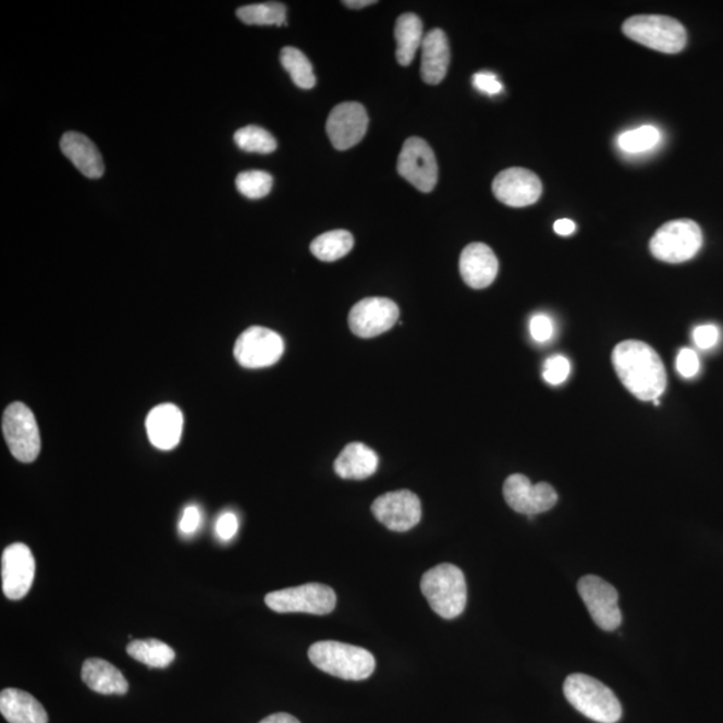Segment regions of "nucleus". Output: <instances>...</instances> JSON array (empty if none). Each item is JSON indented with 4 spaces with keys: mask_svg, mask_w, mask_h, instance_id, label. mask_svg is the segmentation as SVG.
<instances>
[{
    "mask_svg": "<svg viewBox=\"0 0 723 723\" xmlns=\"http://www.w3.org/2000/svg\"><path fill=\"white\" fill-rule=\"evenodd\" d=\"M617 377L640 401L659 400L666 390L667 376L654 348L640 341L621 342L612 353Z\"/></svg>",
    "mask_w": 723,
    "mask_h": 723,
    "instance_id": "nucleus-1",
    "label": "nucleus"
},
{
    "mask_svg": "<svg viewBox=\"0 0 723 723\" xmlns=\"http://www.w3.org/2000/svg\"><path fill=\"white\" fill-rule=\"evenodd\" d=\"M308 658L323 673L346 681H364L375 673L376 659L362 647L323 640L310 647Z\"/></svg>",
    "mask_w": 723,
    "mask_h": 723,
    "instance_id": "nucleus-2",
    "label": "nucleus"
},
{
    "mask_svg": "<svg viewBox=\"0 0 723 723\" xmlns=\"http://www.w3.org/2000/svg\"><path fill=\"white\" fill-rule=\"evenodd\" d=\"M567 701L595 722L616 723L622 719V704L615 693L586 674H571L564 682Z\"/></svg>",
    "mask_w": 723,
    "mask_h": 723,
    "instance_id": "nucleus-3",
    "label": "nucleus"
},
{
    "mask_svg": "<svg viewBox=\"0 0 723 723\" xmlns=\"http://www.w3.org/2000/svg\"><path fill=\"white\" fill-rule=\"evenodd\" d=\"M421 591L437 615L451 621L463 614L468 602V587L463 571L453 564H440L422 576Z\"/></svg>",
    "mask_w": 723,
    "mask_h": 723,
    "instance_id": "nucleus-4",
    "label": "nucleus"
},
{
    "mask_svg": "<svg viewBox=\"0 0 723 723\" xmlns=\"http://www.w3.org/2000/svg\"><path fill=\"white\" fill-rule=\"evenodd\" d=\"M623 33L646 48L676 54L685 49L687 33L681 22L666 15H635L623 23Z\"/></svg>",
    "mask_w": 723,
    "mask_h": 723,
    "instance_id": "nucleus-5",
    "label": "nucleus"
},
{
    "mask_svg": "<svg viewBox=\"0 0 723 723\" xmlns=\"http://www.w3.org/2000/svg\"><path fill=\"white\" fill-rule=\"evenodd\" d=\"M701 229L690 219L669 221L655 232L650 241V250L655 259L664 264L679 265L689 261L702 248Z\"/></svg>",
    "mask_w": 723,
    "mask_h": 723,
    "instance_id": "nucleus-6",
    "label": "nucleus"
},
{
    "mask_svg": "<svg viewBox=\"0 0 723 723\" xmlns=\"http://www.w3.org/2000/svg\"><path fill=\"white\" fill-rule=\"evenodd\" d=\"M266 604L280 614L305 612V614L328 615L335 609L336 593L329 586L308 583L305 586L268 593Z\"/></svg>",
    "mask_w": 723,
    "mask_h": 723,
    "instance_id": "nucleus-7",
    "label": "nucleus"
},
{
    "mask_svg": "<svg viewBox=\"0 0 723 723\" xmlns=\"http://www.w3.org/2000/svg\"><path fill=\"white\" fill-rule=\"evenodd\" d=\"M2 429L11 454L21 463H33L40 452L37 419L22 402H14L4 410Z\"/></svg>",
    "mask_w": 723,
    "mask_h": 723,
    "instance_id": "nucleus-8",
    "label": "nucleus"
},
{
    "mask_svg": "<svg viewBox=\"0 0 723 723\" xmlns=\"http://www.w3.org/2000/svg\"><path fill=\"white\" fill-rule=\"evenodd\" d=\"M577 592L599 628L603 632H615L622 626L620 595L614 586L602 577L587 575L577 583Z\"/></svg>",
    "mask_w": 723,
    "mask_h": 723,
    "instance_id": "nucleus-9",
    "label": "nucleus"
},
{
    "mask_svg": "<svg viewBox=\"0 0 723 723\" xmlns=\"http://www.w3.org/2000/svg\"><path fill=\"white\" fill-rule=\"evenodd\" d=\"M284 353L283 338L278 332L254 326L237 338L235 358L246 369H264L275 365Z\"/></svg>",
    "mask_w": 723,
    "mask_h": 723,
    "instance_id": "nucleus-10",
    "label": "nucleus"
},
{
    "mask_svg": "<svg viewBox=\"0 0 723 723\" xmlns=\"http://www.w3.org/2000/svg\"><path fill=\"white\" fill-rule=\"evenodd\" d=\"M399 173L401 177L417 188L418 191L431 192L436 188L439 181V167L434 151L429 144L419 137L406 139L399 157Z\"/></svg>",
    "mask_w": 723,
    "mask_h": 723,
    "instance_id": "nucleus-11",
    "label": "nucleus"
},
{
    "mask_svg": "<svg viewBox=\"0 0 723 723\" xmlns=\"http://www.w3.org/2000/svg\"><path fill=\"white\" fill-rule=\"evenodd\" d=\"M506 504L517 513L534 518L540 513L553 508L557 503V493L550 483L530 482L524 475H512L506 478L503 488Z\"/></svg>",
    "mask_w": 723,
    "mask_h": 723,
    "instance_id": "nucleus-12",
    "label": "nucleus"
},
{
    "mask_svg": "<svg viewBox=\"0 0 723 723\" xmlns=\"http://www.w3.org/2000/svg\"><path fill=\"white\" fill-rule=\"evenodd\" d=\"M372 515L394 532H407L416 527L422 516L421 501L410 491L389 492L371 505Z\"/></svg>",
    "mask_w": 723,
    "mask_h": 723,
    "instance_id": "nucleus-13",
    "label": "nucleus"
},
{
    "mask_svg": "<svg viewBox=\"0 0 723 723\" xmlns=\"http://www.w3.org/2000/svg\"><path fill=\"white\" fill-rule=\"evenodd\" d=\"M400 308L388 297H367L352 308L348 326L359 338H375L394 328Z\"/></svg>",
    "mask_w": 723,
    "mask_h": 723,
    "instance_id": "nucleus-14",
    "label": "nucleus"
},
{
    "mask_svg": "<svg viewBox=\"0 0 723 723\" xmlns=\"http://www.w3.org/2000/svg\"><path fill=\"white\" fill-rule=\"evenodd\" d=\"M369 126V115L358 102L338 105L329 115L326 131L334 148L347 150L364 139Z\"/></svg>",
    "mask_w": 723,
    "mask_h": 723,
    "instance_id": "nucleus-15",
    "label": "nucleus"
},
{
    "mask_svg": "<svg viewBox=\"0 0 723 723\" xmlns=\"http://www.w3.org/2000/svg\"><path fill=\"white\" fill-rule=\"evenodd\" d=\"M35 577V559L30 548L15 542L3 551L2 586L10 600H21L30 592Z\"/></svg>",
    "mask_w": 723,
    "mask_h": 723,
    "instance_id": "nucleus-16",
    "label": "nucleus"
},
{
    "mask_svg": "<svg viewBox=\"0 0 723 723\" xmlns=\"http://www.w3.org/2000/svg\"><path fill=\"white\" fill-rule=\"evenodd\" d=\"M493 194L499 201L512 208L532 206L542 194L541 181L524 168H510L495 176Z\"/></svg>",
    "mask_w": 723,
    "mask_h": 723,
    "instance_id": "nucleus-17",
    "label": "nucleus"
},
{
    "mask_svg": "<svg viewBox=\"0 0 723 723\" xmlns=\"http://www.w3.org/2000/svg\"><path fill=\"white\" fill-rule=\"evenodd\" d=\"M459 272L469 287L482 290L494 282L499 273V260L492 248L483 243H471L459 258Z\"/></svg>",
    "mask_w": 723,
    "mask_h": 723,
    "instance_id": "nucleus-18",
    "label": "nucleus"
},
{
    "mask_svg": "<svg viewBox=\"0 0 723 723\" xmlns=\"http://www.w3.org/2000/svg\"><path fill=\"white\" fill-rule=\"evenodd\" d=\"M184 417L177 406L162 404L150 410L147 431L151 445L161 451H172L180 444Z\"/></svg>",
    "mask_w": 723,
    "mask_h": 723,
    "instance_id": "nucleus-19",
    "label": "nucleus"
},
{
    "mask_svg": "<svg viewBox=\"0 0 723 723\" xmlns=\"http://www.w3.org/2000/svg\"><path fill=\"white\" fill-rule=\"evenodd\" d=\"M421 61V77L424 83L439 85L448 74L449 62H451V49H449L448 37L441 28H434L425 35Z\"/></svg>",
    "mask_w": 723,
    "mask_h": 723,
    "instance_id": "nucleus-20",
    "label": "nucleus"
},
{
    "mask_svg": "<svg viewBox=\"0 0 723 723\" xmlns=\"http://www.w3.org/2000/svg\"><path fill=\"white\" fill-rule=\"evenodd\" d=\"M61 149L63 155L73 162L84 176L89 179L102 177L105 172L102 156L85 134L77 132L63 134Z\"/></svg>",
    "mask_w": 723,
    "mask_h": 723,
    "instance_id": "nucleus-21",
    "label": "nucleus"
},
{
    "mask_svg": "<svg viewBox=\"0 0 723 723\" xmlns=\"http://www.w3.org/2000/svg\"><path fill=\"white\" fill-rule=\"evenodd\" d=\"M378 465L379 458L372 449L360 442H353L338 456L334 469L343 480H366L376 474Z\"/></svg>",
    "mask_w": 723,
    "mask_h": 723,
    "instance_id": "nucleus-22",
    "label": "nucleus"
},
{
    "mask_svg": "<svg viewBox=\"0 0 723 723\" xmlns=\"http://www.w3.org/2000/svg\"><path fill=\"white\" fill-rule=\"evenodd\" d=\"M83 679L89 689L102 696H124L130 690L124 674L103 659H87L83 666Z\"/></svg>",
    "mask_w": 723,
    "mask_h": 723,
    "instance_id": "nucleus-23",
    "label": "nucleus"
},
{
    "mask_svg": "<svg viewBox=\"0 0 723 723\" xmlns=\"http://www.w3.org/2000/svg\"><path fill=\"white\" fill-rule=\"evenodd\" d=\"M0 713L9 723H49V715L32 694L4 689L0 694Z\"/></svg>",
    "mask_w": 723,
    "mask_h": 723,
    "instance_id": "nucleus-24",
    "label": "nucleus"
},
{
    "mask_svg": "<svg viewBox=\"0 0 723 723\" xmlns=\"http://www.w3.org/2000/svg\"><path fill=\"white\" fill-rule=\"evenodd\" d=\"M396 61L409 66L424 42L422 21L416 14H402L395 23Z\"/></svg>",
    "mask_w": 723,
    "mask_h": 723,
    "instance_id": "nucleus-25",
    "label": "nucleus"
},
{
    "mask_svg": "<svg viewBox=\"0 0 723 723\" xmlns=\"http://www.w3.org/2000/svg\"><path fill=\"white\" fill-rule=\"evenodd\" d=\"M126 651L136 661L155 669H166L176 658L172 647L159 639L133 640Z\"/></svg>",
    "mask_w": 723,
    "mask_h": 723,
    "instance_id": "nucleus-26",
    "label": "nucleus"
},
{
    "mask_svg": "<svg viewBox=\"0 0 723 723\" xmlns=\"http://www.w3.org/2000/svg\"><path fill=\"white\" fill-rule=\"evenodd\" d=\"M353 247L354 237L352 233L345 230H335L314 238L310 249L315 258L331 264V261L345 258Z\"/></svg>",
    "mask_w": 723,
    "mask_h": 723,
    "instance_id": "nucleus-27",
    "label": "nucleus"
},
{
    "mask_svg": "<svg viewBox=\"0 0 723 723\" xmlns=\"http://www.w3.org/2000/svg\"><path fill=\"white\" fill-rule=\"evenodd\" d=\"M285 14L287 9L279 2L248 4L236 11L238 20L253 26H284Z\"/></svg>",
    "mask_w": 723,
    "mask_h": 723,
    "instance_id": "nucleus-28",
    "label": "nucleus"
},
{
    "mask_svg": "<svg viewBox=\"0 0 723 723\" xmlns=\"http://www.w3.org/2000/svg\"><path fill=\"white\" fill-rule=\"evenodd\" d=\"M280 62L301 89L310 90L317 85L311 62L299 49L291 48V46L284 48L280 52Z\"/></svg>",
    "mask_w": 723,
    "mask_h": 723,
    "instance_id": "nucleus-29",
    "label": "nucleus"
},
{
    "mask_svg": "<svg viewBox=\"0 0 723 723\" xmlns=\"http://www.w3.org/2000/svg\"><path fill=\"white\" fill-rule=\"evenodd\" d=\"M662 134L658 127L645 125L637 130L627 131L617 137V147L628 155L645 154L652 150L661 143Z\"/></svg>",
    "mask_w": 723,
    "mask_h": 723,
    "instance_id": "nucleus-30",
    "label": "nucleus"
},
{
    "mask_svg": "<svg viewBox=\"0 0 723 723\" xmlns=\"http://www.w3.org/2000/svg\"><path fill=\"white\" fill-rule=\"evenodd\" d=\"M238 148L248 154L270 155L278 148L277 139L264 127L249 125L242 127L233 136Z\"/></svg>",
    "mask_w": 723,
    "mask_h": 723,
    "instance_id": "nucleus-31",
    "label": "nucleus"
},
{
    "mask_svg": "<svg viewBox=\"0 0 723 723\" xmlns=\"http://www.w3.org/2000/svg\"><path fill=\"white\" fill-rule=\"evenodd\" d=\"M273 179L270 173L264 171H248L237 174L236 188L243 196L250 200H258L270 194Z\"/></svg>",
    "mask_w": 723,
    "mask_h": 723,
    "instance_id": "nucleus-32",
    "label": "nucleus"
},
{
    "mask_svg": "<svg viewBox=\"0 0 723 723\" xmlns=\"http://www.w3.org/2000/svg\"><path fill=\"white\" fill-rule=\"evenodd\" d=\"M569 372V360L563 357V355H553V357L546 360L544 369H542V378L546 379V382L556 387V384L567 381Z\"/></svg>",
    "mask_w": 723,
    "mask_h": 723,
    "instance_id": "nucleus-33",
    "label": "nucleus"
},
{
    "mask_svg": "<svg viewBox=\"0 0 723 723\" xmlns=\"http://www.w3.org/2000/svg\"><path fill=\"white\" fill-rule=\"evenodd\" d=\"M529 331L536 342L546 343L551 340L555 329H553L552 319L548 315L536 314L530 318Z\"/></svg>",
    "mask_w": 723,
    "mask_h": 723,
    "instance_id": "nucleus-34",
    "label": "nucleus"
},
{
    "mask_svg": "<svg viewBox=\"0 0 723 723\" xmlns=\"http://www.w3.org/2000/svg\"><path fill=\"white\" fill-rule=\"evenodd\" d=\"M699 364L698 354L691 348H682L676 357V370L684 378H694L698 375Z\"/></svg>",
    "mask_w": 723,
    "mask_h": 723,
    "instance_id": "nucleus-35",
    "label": "nucleus"
},
{
    "mask_svg": "<svg viewBox=\"0 0 723 723\" xmlns=\"http://www.w3.org/2000/svg\"><path fill=\"white\" fill-rule=\"evenodd\" d=\"M693 341L701 350H710L720 342V329L714 324H702L693 331Z\"/></svg>",
    "mask_w": 723,
    "mask_h": 723,
    "instance_id": "nucleus-36",
    "label": "nucleus"
},
{
    "mask_svg": "<svg viewBox=\"0 0 723 723\" xmlns=\"http://www.w3.org/2000/svg\"><path fill=\"white\" fill-rule=\"evenodd\" d=\"M471 83H474L478 91L488 96L500 95L501 90H503V84L500 83L498 75L491 72L476 73Z\"/></svg>",
    "mask_w": 723,
    "mask_h": 723,
    "instance_id": "nucleus-37",
    "label": "nucleus"
},
{
    "mask_svg": "<svg viewBox=\"0 0 723 723\" xmlns=\"http://www.w3.org/2000/svg\"><path fill=\"white\" fill-rule=\"evenodd\" d=\"M238 530V518L233 512H224L216 523V534L219 539L230 541L235 538Z\"/></svg>",
    "mask_w": 723,
    "mask_h": 723,
    "instance_id": "nucleus-38",
    "label": "nucleus"
},
{
    "mask_svg": "<svg viewBox=\"0 0 723 723\" xmlns=\"http://www.w3.org/2000/svg\"><path fill=\"white\" fill-rule=\"evenodd\" d=\"M201 524V512L196 505L185 508L180 520V530L184 535H194Z\"/></svg>",
    "mask_w": 723,
    "mask_h": 723,
    "instance_id": "nucleus-39",
    "label": "nucleus"
},
{
    "mask_svg": "<svg viewBox=\"0 0 723 723\" xmlns=\"http://www.w3.org/2000/svg\"><path fill=\"white\" fill-rule=\"evenodd\" d=\"M553 230H555L560 236H569L576 231V224L573 220L560 219L556 221L555 225H553Z\"/></svg>",
    "mask_w": 723,
    "mask_h": 723,
    "instance_id": "nucleus-40",
    "label": "nucleus"
},
{
    "mask_svg": "<svg viewBox=\"0 0 723 723\" xmlns=\"http://www.w3.org/2000/svg\"><path fill=\"white\" fill-rule=\"evenodd\" d=\"M259 723H301V722L299 720H296L295 716L293 715L285 713H278L267 716V719L260 721Z\"/></svg>",
    "mask_w": 723,
    "mask_h": 723,
    "instance_id": "nucleus-41",
    "label": "nucleus"
},
{
    "mask_svg": "<svg viewBox=\"0 0 723 723\" xmlns=\"http://www.w3.org/2000/svg\"><path fill=\"white\" fill-rule=\"evenodd\" d=\"M376 3V0H347V2H343L348 9H364Z\"/></svg>",
    "mask_w": 723,
    "mask_h": 723,
    "instance_id": "nucleus-42",
    "label": "nucleus"
}]
</instances>
